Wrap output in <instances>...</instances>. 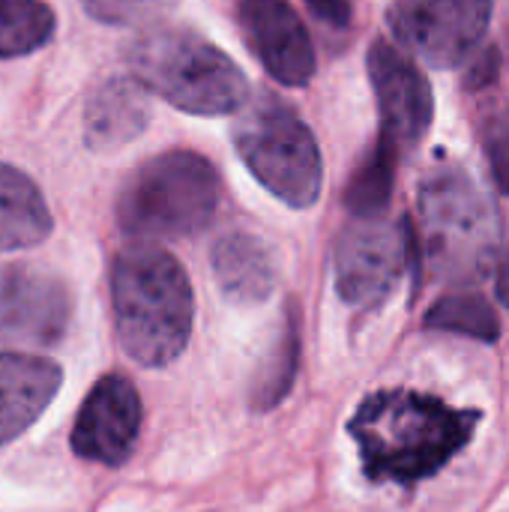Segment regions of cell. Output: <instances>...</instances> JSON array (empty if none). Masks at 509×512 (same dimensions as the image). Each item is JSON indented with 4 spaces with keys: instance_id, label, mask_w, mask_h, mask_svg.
<instances>
[{
    "instance_id": "cell-20",
    "label": "cell",
    "mask_w": 509,
    "mask_h": 512,
    "mask_svg": "<svg viewBox=\"0 0 509 512\" xmlns=\"http://www.w3.org/2000/svg\"><path fill=\"white\" fill-rule=\"evenodd\" d=\"M297 351H300L297 321L288 318L285 330H282V339H279L273 357L264 363V372H261L258 384H255V408L258 411L273 408L288 396V390L294 384V375H297Z\"/></svg>"
},
{
    "instance_id": "cell-2",
    "label": "cell",
    "mask_w": 509,
    "mask_h": 512,
    "mask_svg": "<svg viewBox=\"0 0 509 512\" xmlns=\"http://www.w3.org/2000/svg\"><path fill=\"white\" fill-rule=\"evenodd\" d=\"M114 327L123 351L150 369L177 360L192 336V285L180 261L156 243L123 249L111 270Z\"/></svg>"
},
{
    "instance_id": "cell-10",
    "label": "cell",
    "mask_w": 509,
    "mask_h": 512,
    "mask_svg": "<svg viewBox=\"0 0 509 512\" xmlns=\"http://www.w3.org/2000/svg\"><path fill=\"white\" fill-rule=\"evenodd\" d=\"M66 285L39 267L0 270V342L51 348L69 324Z\"/></svg>"
},
{
    "instance_id": "cell-1",
    "label": "cell",
    "mask_w": 509,
    "mask_h": 512,
    "mask_svg": "<svg viewBox=\"0 0 509 512\" xmlns=\"http://www.w3.org/2000/svg\"><path fill=\"white\" fill-rule=\"evenodd\" d=\"M480 417V411H459L429 393L378 390L357 405L348 432L372 483L414 489L471 444Z\"/></svg>"
},
{
    "instance_id": "cell-9",
    "label": "cell",
    "mask_w": 509,
    "mask_h": 512,
    "mask_svg": "<svg viewBox=\"0 0 509 512\" xmlns=\"http://www.w3.org/2000/svg\"><path fill=\"white\" fill-rule=\"evenodd\" d=\"M369 78L381 111V135H387L402 153L414 150L435 117L429 78L402 48L384 39L369 48Z\"/></svg>"
},
{
    "instance_id": "cell-8",
    "label": "cell",
    "mask_w": 509,
    "mask_h": 512,
    "mask_svg": "<svg viewBox=\"0 0 509 512\" xmlns=\"http://www.w3.org/2000/svg\"><path fill=\"white\" fill-rule=\"evenodd\" d=\"M411 243L408 225L357 216L336 246V288L342 300L357 309H375L390 300L408 267Z\"/></svg>"
},
{
    "instance_id": "cell-21",
    "label": "cell",
    "mask_w": 509,
    "mask_h": 512,
    "mask_svg": "<svg viewBox=\"0 0 509 512\" xmlns=\"http://www.w3.org/2000/svg\"><path fill=\"white\" fill-rule=\"evenodd\" d=\"M87 15L114 27H150L159 24L177 0H81Z\"/></svg>"
},
{
    "instance_id": "cell-16",
    "label": "cell",
    "mask_w": 509,
    "mask_h": 512,
    "mask_svg": "<svg viewBox=\"0 0 509 512\" xmlns=\"http://www.w3.org/2000/svg\"><path fill=\"white\" fill-rule=\"evenodd\" d=\"M51 234V213L39 186L18 168L0 165V252L42 243Z\"/></svg>"
},
{
    "instance_id": "cell-24",
    "label": "cell",
    "mask_w": 509,
    "mask_h": 512,
    "mask_svg": "<svg viewBox=\"0 0 509 512\" xmlns=\"http://www.w3.org/2000/svg\"><path fill=\"white\" fill-rule=\"evenodd\" d=\"M306 6L330 27H345L354 12V0H306Z\"/></svg>"
},
{
    "instance_id": "cell-19",
    "label": "cell",
    "mask_w": 509,
    "mask_h": 512,
    "mask_svg": "<svg viewBox=\"0 0 509 512\" xmlns=\"http://www.w3.org/2000/svg\"><path fill=\"white\" fill-rule=\"evenodd\" d=\"M426 327L471 336L480 342H498V336H501V321H498L495 309L489 306V300L480 294H447V297H441L429 309Z\"/></svg>"
},
{
    "instance_id": "cell-6",
    "label": "cell",
    "mask_w": 509,
    "mask_h": 512,
    "mask_svg": "<svg viewBox=\"0 0 509 512\" xmlns=\"http://www.w3.org/2000/svg\"><path fill=\"white\" fill-rule=\"evenodd\" d=\"M234 144L255 180L282 204L306 210L321 198L324 159L312 129L276 96L243 105L234 123Z\"/></svg>"
},
{
    "instance_id": "cell-11",
    "label": "cell",
    "mask_w": 509,
    "mask_h": 512,
    "mask_svg": "<svg viewBox=\"0 0 509 512\" xmlns=\"http://www.w3.org/2000/svg\"><path fill=\"white\" fill-rule=\"evenodd\" d=\"M141 432V399L123 375H105L84 399L75 429L72 450L87 462L120 468Z\"/></svg>"
},
{
    "instance_id": "cell-5",
    "label": "cell",
    "mask_w": 509,
    "mask_h": 512,
    "mask_svg": "<svg viewBox=\"0 0 509 512\" xmlns=\"http://www.w3.org/2000/svg\"><path fill=\"white\" fill-rule=\"evenodd\" d=\"M420 246L447 282H477L498 252V213L468 171L435 168L420 186Z\"/></svg>"
},
{
    "instance_id": "cell-12",
    "label": "cell",
    "mask_w": 509,
    "mask_h": 512,
    "mask_svg": "<svg viewBox=\"0 0 509 512\" xmlns=\"http://www.w3.org/2000/svg\"><path fill=\"white\" fill-rule=\"evenodd\" d=\"M243 30L261 66L285 87H303L315 75V45L288 0H243Z\"/></svg>"
},
{
    "instance_id": "cell-4",
    "label": "cell",
    "mask_w": 509,
    "mask_h": 512,
    "mask_svg": "<svg viewBox=\"0 0 509 512\" xmlns=\"http://www.w3.org/2000/svg\"><path fill=\"white\" fill-rule=\"evenodd\" d=\"M219 207L216 168L192 150H168L129 174L117 222L138 243L180 240L204 231Z\"/></svg>"
},
{
    "instance_id": "cell-13",
    "label": "cell",
    "mask_w": 509,
    "mask_h": 512,
    "mask_svg": "<svg viewBox=\"0 0 509 512\" xmlns=\"http://www.w3.org/2000/svg\"><path fill=\"white\" fill-rule=\"evenodd\" d=\"M60 366L21 351H0V447L21 438L57 396Z\"/></svg>"
},
{
    "instance_id": "cell-17",
    "label": "cell",
    "mask_w": 509,
    "mask_h": 512,
    "mask_svg": "<svg viewBox=\"0 0 509 512\" xmlns=\"http://www.w3.org/2000/svg\"><path fill=\"white\" fill-rule=\"evenodd\" d=\"M399 159H402V150L387 135H381L375 150L366 156V162L357 168V174L348 183L345 204L354 216H360V219L384 216V210L393 198Z\"/></svg>"
},
{
    "instance_id": "cell-3",
    "label": "cell",
    "mask_w": 509,
    "mask_h": 512,
    "mask_svg": "<svg viewBox=\"0 0 509 512\" xmlns=\"http://www.w3.org/2000/svg\"><path fill=\"white\" fill-rule=\"evenodd\" d=\"M132 78L189 114H234L249 102L243 69L210 39L183 27H150L129 54Z\"/></svg>"
},
{
    "instance_id": "cell-25",
    "label": "cell",
    "mask_w": 509,
    "mask_h": 512,
    "mask_svg": "<svg viewBox=\"0 0 509 512\" xmlns=\"http://www.w3.org/2000/svg\"><path fill=\"white\" fill-rule=\"evenodd\" d=\"M498 297L504 300V306L509 309V252L501 264V276H498Z\"/></svg>"
},
{
    "instance_id": "cell-23",
    "label": "cell",
    "mask_w": 509,
    "mask_h": 512,
    "mask_svg": "<svg viewBox=\"0 0 509 512\" xmlns=\"http://www.w3.org/2000/svg\"><path fill=\"white\" fill-rule=\"evenodd\" d=\"M501 48L498 45H483L468 57V69H465V90H486L501 78Z\"/></svg>"
},
{
    "instance_id": "cell-15",
    "label": "cell",
    "mask_w": 509,
    "mask_h": 512,
    "mask_svg": "<svg viewBox=\"0 0 509 512\" xmlns=\"http://www.w3.org/2000/svg\"><path fill=\"white\" fill-rule=\"evenodd\" d=\"M213 273L222 294L234 303H264L276 288L273 249L246 231H231L213 246Z\"/></svg>"
},
{
    "instance_id": "cell-14",
    "label": "cell",
    "mask_w": 509,
    "mask_h": 512,
    "mask_svg": "<svg viewBox=\"0 0 509 512\" xmlns=\"http://www.w3.org/2000/svg\"><path fill=\"white\" fill-rule=\"evenodd\" d=\"M150 90L132 78L117 75L96 87L84 111V138L93 150L108 153L135 141L150 123Z\"/></svg>"
},
{
    "instance_id": "cell-18",
    "label": "cell",
    "mask_w": 509,
    "mask_h": 512,
    "mask_svg": "<svg viewBox=\"0 0 509 512\" xmlns=\"http://www.w3.org/2000/svg\"><path fill=\"white\" fill-rule=\"evenodd\" d=\"M54 36V12L42 0H0V60L42 48Z\"/></svg>"
},
{
    "instance_id": "cell-22",
    "label": "cell",
    "mask_w": 509,
    "mask_h": 512,
    "mask_svg": "<svg viewBox=\"0 0 509 512\" xmlns=\"http://www.w3.org/2000/svg\"><path fill=\"white\" fill-rule=\"evenodd\" d=\"M483 147L492 165V177L501 192L509 195V102L486 111L483 120Z\"/></svg>"
},
{
    "instance_id": "cell-7",
    "label": "cell",
    "mask_w": 509,
    "mask_h": 512,
    "mask_svg": "<svg viewBox=\"0 0 509 512\" xmlns=\"http://www.w3.org/2000/svg\"><path fill=\"white\" fill-rule=\"evenodd\" d=\"M495 0H396L387 9L393 36L432 69L465 63L483 42Z\"/></svg>"
}]
</instances>
